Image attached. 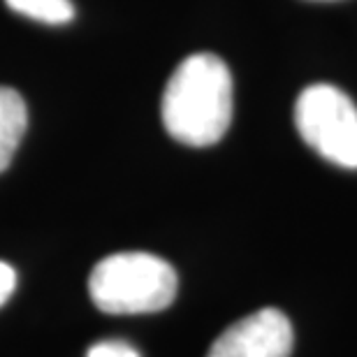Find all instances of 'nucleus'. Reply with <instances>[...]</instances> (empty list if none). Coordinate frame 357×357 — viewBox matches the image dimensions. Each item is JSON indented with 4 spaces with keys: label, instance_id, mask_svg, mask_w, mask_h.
<instances>
[{
    "label": "nucleus",
    "instance_id": "obj_1",
    "mask_svg": "<svg viewBox=\"0 0 357 357\" xmlns=\"http://www.w3.org/2000/svg\"><path fill=\"white\" fill-rule=\"evenodd\" d=\"M162 126L185 146H211L232 121V75L216 54L178 63L162 93Z\"/></svg>",
    "mask_w": 357,
    "mask_h": 357
},
{
    "label": "nucleus",
    "instance_id": "obj_2",
    "mask_svg": "<svg viewBox=\"0 0 357 357\" xmlns=\"http://www.w3.org/2000/svg\"><path fill=\"white\" fill-rule=\"evenodd\" d=\"M178 278L167 260L151 253H114L93 267L89 292L109 316L158 313L174 302Z\"/></svg>",
    "mask_w": 357,
    "mask_h": 357
},
{
    "label": "nucleus",
    "instance_id": "obj_3",
    "mask_svg": "<svg viewBox=\"0 0 357 357\" xmlns=\"http://www.w3.org/2000/svg\"><path fill=\"white\" fill-rule=\"evenodd\" d=\"M295 126L318 155L332 165L357 169V105L341 89L306 86L295 105Z\"/></svg>",
    "mask_w": 357,
    "mask_h": 357
},
{
    "label": "nucleus",
    "instance_id": "obj_4",
    "mask_svg": "<svg viewBox=\"0 0 357 357\" xmlns=\"http://www.w3.org/2000/svg\"><path fill=\"white\" fill-rule=\"evenodd\" d=\"M290 320L278 309H260L227 327L206 357H290Z\"/></svg>",
    "mask_w": 357,
    "mask_h": 357
},
{
    "label": "nucleus",
    "instance_id": "obj_5",
    "mask_svg": "<svg viewBox=\"0 0 357 357\" xmlns=\"http://www.w3.org/2000/svg\"><path fill=\"white\" fill-rule=\"evenodd\" d=\"M26 126L28 109L24 98L14 89L0 86V172L10 167L26 132Z\"/></svg>",
    "mask_w": 357,
    "mask_h": 357
},
{
    "label": "nucleus",
    "instance_id": "obj_6",
    "mask_svg": "<svg viewBox=\"0 0 357 357\" xmlns=\"http://www.w3.org/2000/svg\"><path fill=\"white\" fill-rule=\"evenodd\" d=\"M17 14L49 26H63L75 19V5L70 0H5Z\"/></svg>",
    "mask_w": 357,
    "mask_h": 357
},
{
    "label": "nucleus",
    "instance_id": "obj_7",
    "mask_svg": "<svg viewBox=\"0 0 357 357\" xmlns=\"http://www.w3.org/2000/svg\"><path fill=\"white\" fill-rule=\"evenodd\" d=\"M86 357H139V353L121 339H105L93 344Z\"/></svg>",
    "mask_w": 357,
    "mask_h": 357
},
{
    "label": "nucleus",
    "instance_id": "obj_8",
    "mask_svg": "<svg viewBox=\"0 0 357 357\" xmlns=\"http://www.w3.org/2000/svg\"><path fill=\"white\" fill-rule=\"evenodd\" d=\"M14 290H17V271L12 265L0 260V306L12 297Z\"/></svg>",
    "mask_w": 357,
    "mask_h": 357
}]
</instances>
